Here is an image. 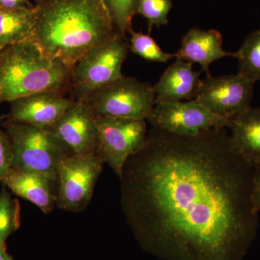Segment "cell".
<instances>
[{
    "label": "cell",
    "instance_id": "cell-1",
    "mask_svg": "<svg viewBox=\"0 0 260 260\" xmlns=\"http://www.w3.org/2000/svg\"><path fill=\"white\" fill-rule=\"evenodd\" d=\"M255 169L226 128L193 137L152 128L123 168L121 210L142 249L160 260H242L259 224Z\"/></svg>",
    "mask_w": 260,
    "mask_h": 260
},
{
    "label": "cell",
    "instance_id": "cell-2",
    "mask_svg": "<svg viewBox=\"0 0 260 260\" xmlns=\"http://www.w3.org/2000/svg\"><path fill=\"white\" fill-rule=\"evenodd\" d=\"M35 14L32 39L70 70L87 51L117 34L102 0H43Z\"/></svg>",
    "mask_w": 260,
    "mask_h": 260
},
{
    "label": "cell",
    "instance_id": "cell-3",
    "mask_svg": "<svg viewBox=\"0 0 260 260\" xmlns=\"http://www.w3.org/2000/svg\"><path fill=\"white\" fill-rule=\"evenodd\" d=\"M71 70L32 39L0 51V104L43 92L70 90Z\"/></svg>",
    "mask_w": 260,
    "mask_h": 260
},
{
    "label": "cell",
    "instance_id": "cell-4",
    "mask_svg": "<svg viewBox=\"0 0 260 260\" xmlns=\"http://www.w3.org/2000/svg\"><path fill=\"white\" fill-rule=\"evenodd\" d=\"M13 143V167L42 173L58 180V170L65 159L75 155L55 135L39 126L8 120L2 124Z\"/></svg>",
    "mask_w": 260,
    "mask_h": 260
},
{
    "label": "cell",
    "instance_id": "cell-5",
    "mask_svg": "<svg viewBox=\"0 0 260 260\" xmlns=\"http://www.w3.org/2000/svg\"><path fill=\"white\" fill-rule=\"evenodd\" d=\"M126 38L116 34L87 51L77 61L70 74V90L74 100L87 95L123 76V64L129 52Z\"/></svg>",
    "mask_w": 260,
    "mask_h": 260
},
{
    "label": "cell",
    "instance_id": "cell-6",
    "mask_svg": "<svg viewBox=\"0 0 260 260\" xmlns=\"http://www.w3.org/2000/svg\"><path fill=\"white\" fill-rule=\"evenodd\" d=\"M94 115L147 120L155 105L153 85L123 75L81 100Z\"/></svg>",
    "mask_w": 260,
    "mask_h": 260
},
{
    "label": "cell",
    "instance_id": "cell-7",
    "mask_svg": "<svg viewBox=\"0 0 260 260\" xmlns=\"http://www.w3.org/2000/svg\"><path fill=\"white\" fill-rule=\"evenodd\" d=\"M104 164L98 153L73 155L65 159L58 170L56 206L75 213L85 210L93 197Z\"/></svg>",
    "mask_w": 260,
    "mask_h": 260
},
{
    "label": "cell",
    "instance_id": "cell-8",
    "mask_svg": "<svg viewBox=\"0 0 260 260\" xmlns=\"http://www.w3.org/2000/svg\"><path fill=\"white\" fill-rule=\"evenodd\" d=\"M145 119L98 116V153L119 178L129 156L144 146L148 138Z\"/></svg>",
    "mask_w": 260,
    "mask_h": 260
},
{
    "label": "cell",
    "instance_id": "cell-9",
    "mask_svg": "<svg viewBox=\"0 0 260 260\" xmlns=\"http://www.w3.org/2000/svg\"><path fill=\"white\" fill-rule=\"evenodd\" d=\"M152 128L193 137L214 128L229 129L232 118L216 115L196 100L155 103L147 119Z\"/></svg>",
    "mask_w": 260,
    "mask_h": 260
},
{
    "label": "cell",
    "instance_id": "cell-10",
    "mask_svg": "<svg viewBox=\"0 0 260 260\" xmlns=\"http://www.w3.org/2000/svg\"><path fill=\"white\" fill-rule=\"evenodd\" d=\"M254 84L238 73L208 75L203 80L194 100L216 115L233 118L251 107Z\"/></svg>",
    "mask_w": 260,
    "mask_h": 260
},
{
    "label": "cell",
    "instance_id": "cell-11",
    "mask_svg": "<svg viewBox=\"0 0 260 260\" xmlns=\"http://www.w3.org/2000/svg\"><path fill=\"white\" fill-rule=\"evenodd\" d=\"M47 129L63 142L75 155L99 152L96 116L82 101L75 100L64 114Z\"/></svg>",
    "mask_w": 260,
    "mask_h": 260
},
{
    "label": "cell",
    "instance_id": "cell-12",
    "mask_svg": "<svg viewBox=\"0 0 260 260\" xmlns=\"http://www.w3.org/2000/svg\"><path fill=\"white\" fill-rule=\"evenodd\" d=\"M63 92H43L32 94L10 103L6 119L47 129L56 122L75 102Z\"/></svg>",
    "mask_w": 260,
    "mask_h": 260
},
{
    "label": "cell",
    "instance_id": "cell-13",
    "mask_svg": "<svg viewBox=\"0 0 260 260\" xmlns=\"http://www.w3.org/2000/svg\"><path fill=\"white\" fill-rule=\"evenodd\" d=\"M57 184L58 180L42 173L12 167L5 174L2 185L49 214L56 207Z\"/></svg>",
    "mask_w": 260,
    "mask_h": 260
},
{
    "label": "cell",
    "instance_id": "cell-14",
    "mask_svg": "<svg viewBox=\"0 0 260 260\" xmlns=\"http://www.w3.org/2000/svg\"><path fill=\"white\" fill-rule=\"evenodd\" d=\"M176 58L200 64L202 72L210 75V67L214 61L225 57H237V51L223 49V37L215 29L205 30L191 28L181 39V47L175 53Z\"/></svg>",
    "mask_w": 260,
    "mask_h": 260
},
{
    "label": "cell",
    "instance_id": "cell-15",
    "mask_svg": "<svg viewBox=\"0 0 260 260\" xmlns=\"http://www.w3.org/2000/svg\"><path fill=\"white\" fill-rule=\"evenodd\" d=\"M203 80L193 64L176 58L160 79L153 85L155 103L194 100L199 93Z\"/></svg>",
    "mask_w": 260,
    "mask_h": 260
},
{
    "label": "cell",
    "instance_id": "cell-16",
    "mask_svg": "<svg viewBox=\"0 0 260 260\" xmlns=\"http://www.w3.org/2000/svg\"><path fill=\"white\" fill-rule=\"evenodd\" d=\"M229 133L233 148L253 167L260 166V107H251L232 118Z\"/></svg>",
    "mask_w": 260,
    "mask_h": 260
},
{
    "label": "cell",
    "instance_id": "cell-17",
    "mask_svg": "<svg viewBox=\"0 0 260 260\" xmlns=\"http://www.w3.org/2000/svg\"><path fill=\"white\" fill-rule=\"evenodd\" d=\"M35 8L14 10L0 9L1 50L31 39L35 27Z\"/></svg>",
    "mask_w": 260,
    "mask_h": 260
},
{
    "label": "cell",
    "instance_id": "cell-18",
    "mask_svg": "<svg viewBox=\"0 0 260 260\" xmlns=\"http://www.w3.org/2000/svg\"><path fill=\"white\" fill-rule=\"evenodd\" d=\"M237 53L238 73L254 83L260 81V28L248 34Z\"/></svg>",
    "mask_w": 260,
    "mask_h": 260
},
{
    "label": "cell",
    "instance_id": "cell-19",
    "mask_svg": "<svg viewBox=\"0 0 260 260\" xmlns=\"http://www.w3.org/2000/svg\"><path fill=\"white\" fill-rule=\"evenodd\" d=\"M20 225V205L13 198L6 186L0 192V246L6 245L7 239Z\"/></svg>",
    "mask_w": 260,
    "mask_h": 260
},
{
    "label": "cell",
    "instance_id": "cell-20",
    "mask_svg": "<svg viewBox=\"0 0 260 260\" xmlns=\"http://www.w3.org/2000/svg\"><path fill=\"white\" fill-rule=\"evenodd\" d=\"M130 34L129 50L147 61L166 63L176 58L175 53L171 54L162 51L150 35L137 32L132 29Z\"/></svg>",
    "mask_w": 260,
    "mask_h": 260
},
{
    "label": "cell",
    "instance_id": "cell-21",
    "mask_svg": "<svg viewBox=\"0 0 260 260\" xmlns=\"http://www.w3.org/2000/svg\"><path fill=\"white\" fill-rule=\"evenodd\" d=\"M107 8L116 34L126 38L132 30V22L138 11L140 0H102Z\"/></svg>",
    "mask_w": 260,
    "mask_h": 260
},
{
    "label": "cell",
    "instance_id": "cell-22",
    "mask_svg": "<svg viewBox=\"0 0 260 260\" xmlns=\"http://www.w3.org/2000/svg\"><path fill=\"white\" fill-rule=\"evenodd\" d=\"M173 8L172 0H140L137 14L148 20V32L154 26L160 28L169 23V15Z\"/></svg>",
    "mask_w": 260,
    "mask_h": 260
},
{
    "label": "cell",
    "instance_id": "cell-23",
    "mask_svg": "<svg viewBox=\"0 0 260 260\" xmlns=\"http://www.w3.org/2000/svg\"><path fill=\"white\" fill-rule=\"evenodd\" d=\"M5 118V114L0 115V184H3L5 174L13 167L14 160L13 143L9 135L2 126Z\"/></svg>",
    "mask_w": 260,
    "mask_h": 260
},
{
    "label": "cell",
    "instance_id": "cell-24",
    "mask_svg": "<svg viewBox=\"0 0 260 260\" xmlns=\"http://www.w3.org/2000/svg\"><path fill=\"white\" fill-rule=\"evenodd\" d=\"M36 5L32 4L30 0H0V9L14 10L34 8Z\"/></svg>",
    "mask_w": 260,
    "mask_h": 260
},
{
    "label": "cell",
    "instance_id": "cell-25",
    "mask_svg": "<svg viewBox=\"0 0 260 260\" xmlns=\"http://www.w3.org/2000/svg\"><path fill=\"white\" fill-rule=\"evenodd\" d=\"M252 203L254 210L260 212V166L256 167L253 179Z\"/></svg>",
    "mask_w": 260,
    "mask_h": 260
},
{
    "label": "cell",
    "instance_id": "cell-26",
    "mask_svg": "<svg viewBox=\"0 0 260 260\" xmlns=\"http://www.w3.org/2000/svg\"><path fill=\"white\" fill-rule=\"evenodd\" d=\"M0 260H14L12 256L7 252L6 245L0 246Z\"/></svg>",
    "mask_w": 260,
    "mask_h": 260
},
{
    "label": "cell",
    "instance_id": "cell-27",
    "mask_svg": "<svg viewBox=\"0 0 260 260\" xmlns=\"http://www.w3.org/2000/svg\"><path fill=\"white\" fill-rule=\"evenodd\" d=\"M42 1H43V0H35V2H36L35 5L39 4V3H40L41 2H42Z\"/></svg>",
    "mask_w": 260,
    "mask_h": 260
},
{
    "label": "cell",
    "instance_id": "cell-28",
    "mask_svg": "<svg viewBox=\"0 0 260 260\" xmlns=\"http://www.w3.org/2000/svg\"><path fill=\"white\" fill-rule=\"evenodd\" d=\"M2 51V50H1V49H0V51Z\"/></svg>",
    "mask_w": 260,
    "mask_h": 260
}]
</instances>
